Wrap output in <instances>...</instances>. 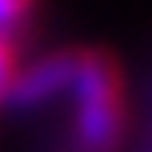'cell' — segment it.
I'll use <instances>...</instances> for the list:
<instances>
[{
  "mask_svg": "<svg viewBox=\"0 0 152 152\" xmlns=\"http://www.w3.org/2000/svg\"><path fill=\"white\" fill-rule=\"evenodd\" d=\"M68 97L78 152H120L126 146L133 129L129 75L113 49H75V78Z\"/></svg>",
  "mask_w": 152,
  "mask_h": 152,
  "instance_id": "obj_1",
  "label": "cell"
},
{
  "mask_svg": "<svg viewBox=\"0 0 152 152\" xmlns=\"http://www.w3.org/2000/svg\"><path fill=\"white\" fill-rule=\"evenodd\" d=\"M75 78V49H49L32 61L20 65L10 91L3 97V107L20 110V113H36L45 110L71 91Z\"/></svg>",
  "mask_w": 152,
  "mask_h": 152,
  "instance_id": "obj_2",
  "label": "cell"
},
{
  "mask_svg": "<svg viewBox=\"0 0 152 152\" xmlns=\"http://www.w3.org/2000/svg\"><path fill=\"white\" fill-rule=\"evenodd\" d=\"M42 0H0V32L20 39L39 16Z\"/></svg>",
  "mask_w": 152,
  "mask_h": 152,
  "instance_id": "obj_3",
  "label": "cell"
},
{
  "mask_svg": "<svg viewBox=\"0 0 152 152\" xmlns=\"http://www.w3.org/2000/svg\"><path fill=\"white\" fill-rule=\"evenodd\" d=\"M20 39H10L0 32V107H3V97L10 91L16 71H20Z\"/></svg>",
  "mask_w": 152,
  "mask_h": 152,
  "instance_id": "obj_4",
  "label": "cell"
},
{
  "mask_svg": "<svg viewBox=\"0 0 152 152\" xmlns=\"http://www.w3.org/2000/svg\"><path fill=\"white\" fill-rule=\"evenodd\" d=\"M136 152H152V68H149V78H146V100H142V123H139Z\"/></svg>",
  "mask_w": 152,
  "mask_h": 152,
  "instance_id": "obj_5",
  "label": "cell"
}]
</instances>
